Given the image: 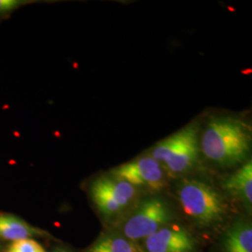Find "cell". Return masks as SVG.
I'll return each mask as SVG.
<instances>
[{"instance_id":"cell-4","label":"cell","mask_w":252,"mask_h":252,"mask_svg":"<svg viewBox=\"0 0 252 252\" xmlns=\"http://www.w3.org/2000/svg\"><path fill=\"white\" fill-rule=\"evenodd\" d=\"M171 217L170 208L163 200L158 197L146 199L126 220L124 234L132 241L146 239L166 225Z\"/></svg>"},{"instance_id":"cell-1","label":"cell","mask_w":252,"mask_h":252,"mask_svg":"<svg viewBox=\"0 0 252 252\" xmlns=\"http://www.w3.org/2000/svg\"><path fill=\"white\" fill-rule=\"evenodd\" d=\"M200 146L208 160L220 165H234L243 162L251 151V128L236 118H214L206 126Z\"/></svg>"},{"instance_id":"cell-9","label":"cell","mask_w":252,"mask_h":252,"mask_svg":"<svg viewBox=\"0 0 252 252\" xmlns=\"http://www.w3.org/2000/svg\"><path fill=\"white\" fill-rule=\"evenodd\" d=\"M226 190L240 200L247 207H252V162H246L237 171L229 177L223 184Z\"/></svg>"},{"instance_id":"cell-11","label":"cell","mask_w":252,"mask_h":252,"mask_svg":"<svg viewBox=\"0 0 252 252\" xmlns=\"http://www.w3.org/2000/svg\"><path fill=\"white\" fill-rule=\"evenodd\" d=\"M87 252H137L134 245L125 237L105 235L94 242Z\"/></svg>"},{"instance_id":"cell-13","label":"cell","mask_w":252,"mask_h":252,"mask_svg":"<svg viewBox=\"0 0 252 252\" xmlns=\"http://www.w3.org/2000/svg\"><path fill=\"white\" fill-rule=\"evenodd\" d=\"M36 1L31 0H0V20L9 17L15 10Z\"/></svg>"},{"instance_id":"cell-3","label":"cell","mask_w":252,"mask_h":252,"mask_svg":"<svg viewBox=\"0 0 252 252\" xmlns=\"http://www.w3.org/2000/svg\"><path fill=\"white\" fill-rule=\"evenodd\" d=\"M198 153V128L193 124L159 142L152 157L172 174H181L195 163Z\"/></svg>"},{"instance_id":"cell-10","label":"cell","mask_w":252,"mask_h":252,"mask_svg":"<svg viewBox=\"0 0 252 252\" xmlns=\"http://www.w3.org/2000/svg\"><path fill=\"white\" fill-rule=\"evenodd\" d=\"M225 252H252V228L249 222L239 221L230 228L224 240Z\"/></svg>"},{"instance_id":"cell-6","label":"cell","mask_w":252,"mask_h":252,"mask_svg":"<svg viewBox=\"0 0 252 252\" xmlns=\"http://www.w3.org/2000/svg\"><path fill=\"white\" fill-rule=\"evenodd\" d=\"M111 174L134 187L141 186L154 190L162 189L166 183L162 165L152 156H142L124 163L114 168Z\"/></svg>"},{"instance_id":"cell-2","label":"cell","mask_w":252,"mask_h":252,"mask_svg":"<svg viewBox=\"0 0 252 252\" xmlns=\"http://www.w3.org/2000/svg\"><path fill=\"white\" fill-rule=\"evenodd\" d=\"M178 197L184 213L201 225L214 224L225 214L222 197L203 181H183L178 189Z\"/></svg>"},{"instance_id":"cell-8","label":"cell","mask_w":252,"mask_h":252,"mask_svg":"<svg viewBox=\"0 0 252 252\" xmlns=\"http://www.w3.org/2000/svg\"><path fill=\"white\" fill-rule=\"evenodd\" d=\"M45 231L27 223L26 220L11 214L0 213V239L15 242L34 236L47 235Z\"/></svg>"},{"instance_id":"cell-7","label":"cell","mask_w":252,"mask_h":252,"mask_svg":"<svg viewBox=\"0 0 252 252\" xmlns=\"http://www.w3.org/2000/svg\"><path fill=\"white\" fill-rule=\"evenodd\" d=\"M149 252H191L194 250L192 236L180 226H163L146 238Z\"/></svg>"},{"instance_id":"cell-14","label":"cell","mask_w":252,"mask_h":252,"mask_svg":"<svg viewBox=\"0 0 252 252\" xmlns=\"http://www.w3.org/2000/svg\"><path fill=\"white\" fill-rule=\"evenodd\" d=\"M53 252H63V251H61V250H57V251H54Z\"/></svg>"},{"instance_id":"cell-12","label":"cell","mask_w":252,"mask_h":252,"mask_svg":"<svg viewBox=\"0 0 252 252\" xmlns=\"http://www.w3.org/2000/svg\"><path fill=\"white\" fill-rule=\"evenodd\" d=\"M6 252H46L44 248L32 238L11 242Z\"/></svg>"},{"instance_id":"cell-5","label":"cell","mask_w":252,"mask_h":252,"mask_svg":"<svg viewBox=\"0 0 252 252\" xmlns=\"http://www.w3.org/2000/svg\"><path fill=\"white\" fill-rule=\"evenodd\" d=\"M93 202L105 216H114L123 211L134 199V186L114 177H101L94 180L90 188Z\"/></svg>"},{"instance_id":"cell-15","label":"cell","mask_w":252,"mask_h":252,"mask_svg":"<svg viewBox=\"0 0 252 252\" xmlns=\"http://www.w3.org/2000/svg\"><path fill=\"white\" fill-rule=\"evenodd\" d=\"M3 251V249H2V247H1V245H0V252H2Z\"/></svg>"}]
</instances>
